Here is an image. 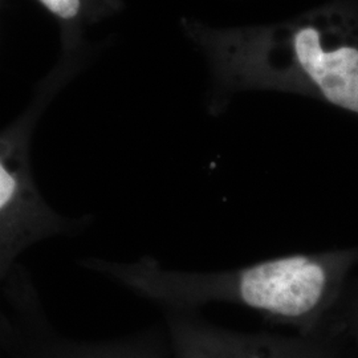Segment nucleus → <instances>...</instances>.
Returning <instances> with one entry per match:
<instances>
[{"instance_id": "obj_1", "label": "nucleus", "mask_w": 358, "mask_h": 358, "mask_svg": "<svg viewBox=\"0 0 358 358\" xmlns=\"http://www.w3.org/2000/svg\"><path fill=\"white\" fill-rule=\"evenodd\" d=\"M182 27L210 72L208 110L244 92L308 97L358 118V0H327L294 17L256 26Z\"/></svg>"}, {"instance_id": "obj_2", "label": "nucleus", "mask_w": 358, "mask_h": 358, "mask_svg": "<svg viewBox=\"0 0 358 358\" xmlns=\"http://www.w3.org/2000/svg\"><path fill=\"white\" fill-rule=\"evenodd\" d=\"M357 263L358 248L282 256L217 272L169 268L150 255L133 262L94 256L78 262L159 309L196 310L211 303H229L294 321L320 316Z\"/></svg>"}, {"instance_id": "obj_3", "label": "nucleus", "mask_w": 358, "mask_h": 358, "mask_svg": "<svg viewBox=\"0 0 358 358\" xmlns=\"http://www.w3.org/2000/svg\"><path fill=\"white\" fill-rule=\"evenodd\" d=\"M88 55H60L38 85L26 110L0 131V345L13 332L3 303V287L32 245L52 238L75 236L92 217H68L53 208L38 190L31 167V140L40 117L56 94L83 69Z\"/></svg>"}, {"instance_id": "obj_4", "label": "nucleus", "mask_w": 358, "mask_h": 358, "mask_svg": "<svg viewBox=\"0 0 358 358\" xmlns=\"http://www.w3.org/2000/svg\"><path fill=\"white\" fill-rule=\"evenodd\" d=\"M56 20L62 53L73 55L90 50L85 32L120 8V0H36Z\"/></svg>"}, {"instance_id": "obj_5", "label": "nucleus", "mask_w": 358, "mask_h": 358, "mask_svg": "<svg viewBox=\"0 0 358 358\" xmlns=\"http://www.w3.org/2000/svg\"><path fill=\"white\" fill-rule=\"evenodd\" d=\"M355 313H356V316H355V332H356V334H357V338H358V301H357V306H356V310H355Z\"/></svg>"}]
</instances>
